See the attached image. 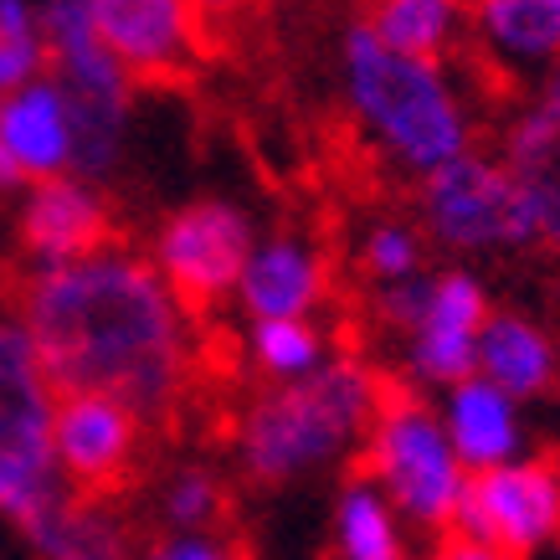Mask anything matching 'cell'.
<instances>
[{
	"mask_svg": "<svg viewBox=\"0 0 560 560\" xmlns=\"http://www.w3.org/2000/svg\"><path fill=\"white\" fill-rule=\"evenodd\" d=\"M21 324L47 381L98 390L139 417H165L190 375V319L150 257L98 247L88 257L32 268L21 283Z\"/></svg>",
	"mask_w": 560,
	"mask_h": 560,
	"instance_id": "obj_1",
	"label": "cell"
},
{
	"mask_svg": "<svg viewBox=\"0 0 560 560\" xmlns=\"http://www.w3.org/2000/svg\"><path fill=\"white\" fill-rule=\"evenodd\" d=\"M340 83L355 124L396 171L432 175L438 165L474 150V114L453 72L432 57H407L350 26L340 47Z\"/></svg>",
	"mask_w": 560,
	"mask_h": 560,
	"instance_id": "obj_2",
	"label": "cell"
},
{
	"mask_svg": "<svg viewBox=\"0 0 560 560\" xmlns=\"http://www.w3.org/2000/svg\"><path fill=\"white\" fill-rule=\"evenodd\" d=\"M381 381L365 360L335 355L304 381H283L253 396L237 422V463L253 483L283 489L324 474L365 442L381 411Z\"/></svg>",
	"mask_w": 560,
	"mask_h": 560,
	"instance_id": "obj_3",
	"label": "cell"
},
{
	"mask_svg": "<svg viewBox=\"0 0 560 560\" xmlns=\"http://www.w3.org/2000/svg\"><path fill=\"white\" fill-rule=\"evenodd\" d=\"M51 417H57V386L36 360L26 324L5 314L0 319V520L16 529L47 520L72 493L57 474Z\"/></svg>",
	"mask_w": 560,
	"mask_h": 560,
	"instance_id": "obj_4",
	"label": "cell"
},
{
	"mask_svg": "<svg viewBox=\"0 0 560 560\" xmlns=\"http://www.w3.org/2000/svg\"><path fill=\"white\" fill-rule=\"evenodd\" d=\"M365 478L390 499L411 529H453L458 499L468 489V468L438 422V407L422 396H381L365 432Z\"/></svg>",
	"mask_w": 560,
	"mask_h": 560,
	"instance_id": "obj_5",
	"label": "cell"
},
{
	"mask_svg": "<svg viewBox=\"0 0 560 560\" xmlns=\"http://www.w3.org/2000/svg\"><path fill=\"white\" fill-rule=\"evenodd\" d=\"M417 211L427 237L453 253H510L529 247L525 206L514 196L504 165L483 150L438 165L417 180Z\"/></svg>",
	"mask_w": 560,
	"mask_h": 560,
	"instance_id": "obj_6",
	"label": "cell"
},
{
	"mask_svg": "<svg viewBox=\"0 0 560 560\" xmlns=\"http://www.w3.org/2000/svg\"><path fill=\"white\" fill-rule=\"evenodd\" d=\"M453 535L493 545L510 560H529L560 545V463L525 453L489 474H468Z\"/></svg>",
	"mask_w": 560,
	"mask_h": 560,
	"instance_id": "obj_7",
	"label": "cell"
},
{
	"mask_svg": "<svg viewBox=\"0 0 560 560\" xmlns=\"http://www.w3.org/2000/svg\"><path fill=\"white\" fill-rule=\"evenodd\" d=\"M253 217L237 201L201 196L160 221L150 262L180 304H217L237 289V272L253 253Z\"/></svg>",
	"mask_w": 560,
	"mask_h": 560,
	"instance_id": "obj_8",
	"label": "cell"
},
{
	"mask_svg": "<svg viewBox=\"0 0 560 560\" xmlns=\"http://www.w3.org/2000/svg\"><path fill=\"white\" fill-rule=\"evenodd\" d=\"M489 289L478 283L468 268H447L432 272L427 283V304L422 319L401 335V365L417 386L427 390H447L474 375V350H478V329L489 319Z\"/></svg>",
	"mask_w": 560,
	"mask_h": 560,
	"instance_id": "obj_9",
	"label": "cell"
},
{
	"mask_svg": "<svg viewBox=\"0 0 560 560\" xmlns=\"http://www.w3.org/2000/svg\"><path fill=\"white\" fill-rule=\"evenodd\" d=\"M93 36L135 83H171L201 57V16L190 0H88Z\"/></svg>",
	"mask_w": 560,
	"mask_h": 560,
	"instance_id": "obj_10",
	"label": "cell"
},
{
	"mask_svg": "<svg viewBox=\"0 0 560 560\" xmlns=\"http://www.w3.org/2000/svg\"><path fill=\"white\" fill-rule=\"evenodd\" d=\"M139 427L144 417L129 411L114 396L98 390H62L57 396V417H51V453H57V474L72 493H98L114 489L139 453Z\"/></svg>",
	"mask_w": 560,
	"mask_h": 560,
	"instance_id": "obj_11",
	"label": "cell"
},
{
	"mask_svg": "<svg viewBox=\"0 0 560 560\" xmlns=\"http://www.w3.org/2000/svg\"><path fill=\"white\" fill-rule=\"evenodd\" d=\"M474 62L504 88H540L560 68V0H468Z\"/></svg>",
	"mask_w": 560,
	"mask_h": 560,
	"instance_id": "obj_12",
	"label": "cell"
},
{
	"mask_svg": "<svg viewBox=\"0 0 560 560\" xmlns=\"http://www.w3.org/2000/svg\"><path fill=\"white\" fill-rule=\"evenodd\" d=\"M108 226H114V211L103 201V190L83 175L32 180L21 196L16 232L32 268H57V262L98 253V247H108Z\"/></svg>",
	"mask_w": 560,
	"mask_h": 560,
	"instance_id": "obj_13",
	"label": "cell"
},
{
	"mask_svg": "<svg viewBox=\"0 0 560 560\" xmlns=\"http://www.w3.org/2000/svg\"><path fill=\"white\" fill-rule=\"evenodd\" d=\"M499 165H504L514 196L525 206L529 247L560 253V103L556 98L535 93L504 124Z\"/></svg>",
	"mask_w": 560,
	"mask_h": 560,
	"instance_id": "obj_14",
	"label": "cell"
},
{
	"mask_svg": "<svg viewBox=\"0 0 560 560\" xmlns=\"http://www.w3.org/2000/svg\"><path fill=\"white\" fill-rule=\"evenodd\" d=\"M232 299L247 319H314V308L329 299V262L299 232L257 237Z\"/></svg>",
	"mask_w": 560,
	"mask_h": 560,
	"instance_id": "obj_15",
	"label": "cell"
},
{
	"mask_svg": "<svg viewBox=\"0 0 560 560\" xmlns=\"http://www.w3.org/2000/svg\"><path fill=\"white\" fill-rule=\"evenodd\" d=\"M0 150L11 154V165L26 186L51 180V175H72L78 135H72L68 93L51 72L0 98Z\"/></svg>",
	"mask_w": 560,
	"mask_h": 560,
	"instance_id": "obj_16",
	"label": "cell"
},
{
	"mask_svg": "<svg viewBox=\"0 0 560 560\" xmlns=\"http://www.w3.org/2000/svg\"><path fill=\"white\" fill-rule=\"evenodd\" d=\"M438 422L468 474H489L499 463L525 458V411L514 396L489 386L483 375H468V381L442 390Z\"/></svg>",
	"mask_w": 560,
	"mask_h": 560,
	"instance_id": "obj_17",
	"label": "cell"
},
{
	"mask_svg": "<svg viewBox=\"0 0 560 560\" xmlns=\"http://www.w3.org/2000/svg\"><path fill=\"white\" fill-rule=\"evenodd\" d=\"M474 375H483L489 386H499L525 407L560 381V345L550 340L545 324L510 314V308H493L483 329H478Z\"/></svg>",
	"mask_w": 560,
	"mask_h": 560,
	"instance_id": "obj_18",
	"label": "cell"
},
{
	"mask_svg": "<svg viewBox=\"0 0 560 560\" xmlns=\"http://www.w3.org/2000/svg\"><path fill=\"white\" fill-rule=\"evenodd\" d=\"M329 545H335V560H401L407 525L371 478H350L329 510Z\"/></svg>",
	"mask_w": 560,
	"mask_h": 560,
	"instance_id": "obj_19",
	"label": "cell"
},
{
	"mask_svg": "<svg viewBox=\"0 0 560 560\" xmlns=\"http://www.w3.org/2000/svg\"><path fill=\"white\" fill-rule=\"evenodd\" d=\"M36 560H129V535L114 514L68 493L47 520H36L32 529H21Z\"/></svg>",
	"mask_w": 560,
	"mask_h": 560,
	"instance_id": "obj_20",
	"label": "cell"
},
{
	"mask_svg": "<svg viewBox=\"0 0 560 560\" xmlns=\"http://www.w3.org/2000/svg\"><path fill=\"white\" fill-rule=\"evenodd\" d=\"M463 5L468 0H365L360 26L390 51L442 62L453 36H463Z\"/></svg>",
	"mask_w": 560,
	"mask_h": 560,
	"instance_id": "obj_21",
	"label": "cell"
},
{
	"mask_svg": "<svg viewBox=\"0 0 560 560\" xmlns=\"http://www.w3.org/2000/svg\"><path fill=\"white\" fill-rule=\"evenodd\" d=\"M247 355L272 386L304 381L329 360V340L314 319H253L247 329Z\"/></svg>",
	"mask_w": 560,
	"mask_h": 560,
	"instance_id": "obj_22",
	"label": "cell"
},
{
	"mask_svg": "<svg viewBox=\"0 0 560 560\" xmlns=\"http://www.w3.org/2000/svg\"><path fill=\"white\" fill-rule=\"evenodd\" d=\"M47 78V42L36 0H0V98Z\"/></svg>",
	"mask_w": 560,
	"mask_h": 560,
	"instance_id": "obj_23",
	"label": "cell"
},
{
	"mask_svg": "<svg viewBox=\"0 0 560 560\" xmlns=\"http://www.w3.org/2000/svg\"><path fill=\"white\" fill-rule=\"evenodd\" d=\"M217 514H221V483L211 468H180V474L165 478V489H160V520L175 535H201Z\"/></svg>",
	"mask_w": 560,
	"mask_h": 560,
	"instance_id": "obj_24",
	"label": "cell"
},
{
	"mask_svg": "<svg viewBox=\"0 0 560 560\" xmlns=\"http://www.w3.org/2000/svg\"><path fill=\"white\" fill-rule=\"evenodd\" d=\"M360 268L371 272L375 283H401L422 272V232L407 221H375L371 232L360 237Z\"/></svg>",
	"mask_w": 560,
	"mask_h": 560,
	"instance_id": "obj_25",
	"label": "cell"
},
{
	"mask_svg": "<svg viewBox=\"0 0 560 560\" xmlns=\"http://www.w3.org/2000/svg\"><path fill=\"white\" fill-rule=\"evenodd\" d=\"M427 283H432V272H417V278H401V283H386V289L375 293V308H381V324H386V329H396V335H407L411 324L422 319Z\"/></svg>",
	"mask_w": 560,
	"mask_h": 560,
	"instance_id": "obj_26",
	"label": "cell"
},
{
	"mask_svg": "<svg viewBox=\"0 0 560 560\" xmlns=\"http://www.w3.org/2000/svg\"><path fill=\"white\" fill-rule=\"evenodd\" d=\"M139 560H242L237 550L226 540H217V535H165L160 545H150Z\"/></svg>",
	"mask_w": 560,
	"mask_h": 560,
	"instance_id": "obj_27",
	"label": "cell"
},
{
	"mask_svg": "<svg viewBox=\"0 0 560 560\" xmlns=\"http://www.w3.org/2000/svg\"><path fill=\"white\" fill-rule=\"evenodd\" d=\"M438 560H510V556H499L493 545H478V540H463V535H453V540H442Z\"/></svg>",
	"mask_w": 560,
	"mask_h": 560,
	"instance_id": "obj_28",
	"label": "cell"
},
{
	"mask_svg": "<svg viewBox=\"0 0 560 560\" xmlns=\"http://www.w3.org/2000/svg\"><path fill=\"white\" fill-rule=\"evenodd\" d=\"M190 5H196L201 21H232V16H242L253 0H190Z\"/></svg>",
	"mask_w": 560,
	"mask_h": 560,
	"instance_id": "obj_29",
	"label": "cell"
},
{
	"mask_svg": "<svg viewBox=\"0 0 560 560\" xmlns=\"http://www.w3.org/2000/svg\"><path fill=\"white\" fill-rule=\"evenodd\" d=\"M21 186V175H16V165H11V154L0 150V196H5V190H16Z\"/></svg>",
	"mask_w": 560,
	"mask_h": 560,
	"instance_id": "obj_30",
	"label": "cell"
},
{
	"mask_svg": "<svg viewBox=\"0 0 560 560\" xmlns=\"http://www.w3.org/2000/svg\"><path fill=\"white\" fill-rule=\"evenodd\" d=\"M401 560H417V556H401Z\"/></svg>",
	"mask_w": 560,
	"mask_h": 560,
	"instance_id": "obj_31",
	"label": "cell"
},
{
	"mask_svg": "<svg viewBox=\"0 0 560 560\" xmlns=\"http://www.w3.org/2000/svg\"><path fill=\"white\" fill-rule=\"evenodd\" d=\"M556 560H560V556H556Z\"/></svg>",
	"mask_w": 560,
	"mask_h": 560,
	"instance_id": "obj_32",
	"label": "cell"
}]
</instances>
